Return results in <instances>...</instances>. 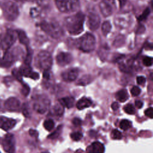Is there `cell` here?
<instances>
[{
	"mask_svg": "<svg viewBox=\"0 0 153 153\" xmlns=\"http://www.w3.org/2000/svg\"><path fill=\"white\" fill-rule=\"evenodd\" d=\"M16 55L14 53L7 51L0 59V66L3 68L10 67L16 60Z\"/></svg>",
	"mask_w": 153,
	"mask_h": 153,
	"instance_id": "obj_12",
	"label": "cell"
},
{
	"mask_svg": "<svg viewBox=\"0 0 153 153\" xmlns=\"http://www.w3.org/2000/svg\"><path fill=\"white\" fill-rule=\"evenodd\" d=\"M149 13H150V10L149 8H145V10L143 11V12L142 13V14L141 15H140L139 16V17L137 18L138 20L139 21H142L145 19H146V17L148 16V15L149 14Z\"/></svg>",
	"mask_w": 153,
	"mask_h": 153,
	"instance_id": "obj_32",
	"label": "cell"
},
{
	"mask_svg": "<svg viewBox=\"0 0 153 153\" xmlns=\"http://www.w3.org/2000/svg\"><path fill=\"white\" fill-rule=\"evenodd\" d=\"M19 71L22 76L29 77L33 79H37L39 78V74L32 71L29 65L25 64Z\"/></svg>",
	"mask_w": 153,
	"mask_h": 153,
	"instance_id": "obj_18",
	"label": "cell"
},
{
	"mask_svg": "<svg viewBox=\"0 0 153 153\" xmlns=\"http://www.w3.org/2000/svg\"><path fill=\"white\" fill-rule=\"evenodd\" d=\"M59 101L62 106L66 107L67 108H71L73 107L75 102L74 99L72 97H65L59 99Z\"/></svg>",
	"mask_w": 153,
	"mask_h": 153,
	"instance_id": "obj_21",
	"label": "cell"
},
{
	"mask_svg": "<svg viewBox=\"0 0 153 153\" xmlns=\"http://www.w3.org/2000/svg\"><path fill=\"white\" fill-rule=\"evenodd\" d=\"M114 24L117 27L121 29L128 27L130 25V17L127 14L117 16L114 19Z\"/></svg>",
	"mask_w": 153,
	"mask_h": 153,
	"instance_id": "obj_13",
	"label": "cell"
},
{
	"mask_svg": "<svg viewBox=\"0 0 153 153\" xmlns=\"http://www.w3.org/2000/svg\"><path fill=\"white\" fill-rule=\"evenodd\" d=\"M72 123L75 126L78 127L81 124V120L79 118H74L72 120Z\"/></svg>",
	"mask_w": 153,
	"mask_h": 153,
	"instance_id": "obj_41",
	"label": "cell"
},
{
	"mask_svg": "<svg viewBox=\"0 0 153 153\" xmlns=\"http://www.w3.org/2000/svg\"><path fill=\"white\" fill-rule=\"evenodd\" d=\"M119 107H120V105H119L118 103L117 102H113V103H112V105H111V108H112L114 111H117V110L119 108Z\"/></svg>",
	"mask_w": 153,
	"mask_h": 153,
	"instance_id": "obj_44",
	"label": "cell"
},
{
	"mask_svg": "<svg viewBox=\"0 0 153 153\" xmlns=\"http://www.w3.org/2000/svg\"><path fill=\"white\" fill-rule=\"evenodd\" d=\"M53 63V59L50 53L46 51H41L35 58L36 67L43 71H50Z\"/></svg>",
	"mask_w": 153,
	"mask_h": 153,
	"instance_id": "obj_5",
	"label": "cell"
},
{
	"mask_svg": "<svg viewBox=\"0 0 153 153\" xmlns=\"http://www.w3.org/2000/svg\"><path fill=\"white\" fill-rule=\"evenodd\" d=\"M29 91H30V88L27 85H24L22 87V93L23 95H24L25 96H27V94H29Z\"/></svg>",
	"mask_w": 153,
	"mask_h": 153,
	"instance_id": "obj_38",
	"label": "cell"
},
{
	"mask_svg": "<svg viewBox=\"0 0 153 153\" xmlns=\"http://www.w3.org/2000/svg\"><path fill=\"white\" fill-rule=\"evenodd\" d=\"M118 2H119V4H120V5L121 7H123L126 3V1L127 0H118Z\"/></svg>",
	"mask_w": 153,
	"mask_h": 153,
	"instance_id": "obj_46",
	"label": "cell"
},
{
	"mask_svg": "<svg viewBox=\"0 0 153 153\" xmlns=\"http://www.w3.org/2000/svg\"><path fill=\"white\" fill-rule=\"evenodd\" d=\"M0 153H1V152H0Z\"/></svg>",
	"mask_w": 153,
	"mask_h": 153,
	"instance_id": "obj_51",
	"label": "cell"
},
{
	"mask_svg": "<svg viewBox=\"0 0 153 153\" xmlns=\"http://www.w3.org/2000/svg\"><path fill=\"white\" fill-rule=\"evenodd\" d=\"M124 41H125V38L123 35H118L115 38V39L114 40V45L117 47H120L124 43Z\"/></svg>",
	"mask_w": 153,
	"mask_h": 153,
	"instance_id": "obj_28",
	"label": "cell"
},
{
	"mask_svg": "<svg viewBox=\"0 0 153 153\" xmlns=\"http://www.w3.org/2000/svg\"><path fill=\"white\" fill-rule=\"evenodd\" d=\"M49 100L44 96H39L34 104V108L39 113H44L48 106Z\"/></svg>",
	"mask_w": 153,
	"mask_h": 153,
	"instance_id": "obj_14",
	"label": "cell"
},
{
	"mask_svg": "<svg viewBox=\"0 0 153 153\" xmlns=\"http://www.w3.org/2000/svg\"><path fill=\"white\" fill-rule=\"evenodd\" d=\"M16 124V121L13 118L5 117H0V128L4 131H8L13 128Z\"/></svg>",
	"mask_w": 153,
	"mask_h": 153,
	"instance_id": "obj_17",
	"label": "cell"
},
{
	"mask_svg": "<svg viewBox=\"0 0 153 153\" xmlns=\"http://www.w3.org/2000/svg\"><path fill=\"white\" fill-rule=\"evenodd\" d=\"M72 60V55L66 52H60L56 56V61L58 65L64 66L70 63Z\"/></svg>",
	"mask_w": 153,
	"mask_h": 153,
	"instance_id": "obj_16",
	"label": "cell"
},
{
	"mask_svg": "<svg viewBox=\"0 0 153 153\" xmlns=\"http://www.w3.org/2000/svg\"><path fill=\"white\" fill-rule=\"evenodd\" d=\"M96 45V39L94 36L89 33L83 35L81 37L76 39V46L80 50L84 52H91Z\"/></svg>",
	"mask_w": 153,
	"mask_h": 153,
	"instance_id": "obj_4",
	"label": "cell"
},
{
	"mask_svg": "<svg viewBox=\"0 0 153 153\" xmlns=\"http://www.w3.org/2000/svg\"><path fill=\"white\" fill-rule=\"evenodd\" d=\"M112 137L114 139L120 140L122 138V134L121 131H120L117 129H114L112 131Z\"/></svg>",
	"mask_w": 153,
	"mask_h": 153,
	"instance_id": "obj_31",
	"label": "cell"
},
{
	"mask_svg": "<svg viewBox=\"0 0 153 153\" xmlns=\"http://www.w3.org/2000/svg\"><path fill=\"white\" fill-rule=\"evenodd\" d=\"M79 70L77 68H70L62 73V79L66 82H71L75 80L78 76Z\"/></svg>",
	"mask_w": 153,
	"mask_h": 153,
	"instance_id": "obj_15",
	"label": "cell"
},
{
	"mask_svg": "<svg viewBox=\"0 0 153 153\" xmlns=\"http://www.w3.org/2000/svg\"><path fill=\"white\" fill-rule=\"evenodd\" d=\"M0 5L3 11L5 18L8 21L16 20L19 14L17 5L13 2L6 0H0Z\"/></svg>",
	"mask_w": 153,
	"mask_h": 153,
	"instance_id": "obj_3",
	"label": "cell"
},
{
	"mask_svg": "<svg viewBox=\"0 0 153 153\" xmlns=\"http://www.w3.org/2000/svg\"><path fill=\"white\" fill-rule=\"evenodd\" d=\"M22 112H23V115H25V117H29L30 116L29 108L26 103L23 104L22 106Z\"/></svg>",
	"mask_w": 153,
	"mask_h": 153,
	"instance_id": "obj_35",
	"label": "cell"
},
{
	"mask_svg": "<svg viewBox=\"0 0 153 153\" xmlns=\"http://www.w3.org/2000/svg\"><path fill=\"white\" fill-rule=\"evenodd\" d=\"M33 1V0H24V1Z\"/></svg>",
	"mask_w": 153,
	"mask_h": 153,
	"instance_id": "obj_49",
	"label": "cell"
},
{
	"mask_svg": "<svg viewBox=\"0 0 153 153\" xmlns=\"http://www.w3.org/2000/svg\"><path fill=\"white\" fill-rule=\"evenodd\" d=\"M135 106L138 108V109H140L142 108L143 106V102L141 100H137L135 101Z\"/></svg>",
	"mask_w": 153,
	"mask_h": 153,
	"instance_id": "obj_45",
	"label": "cell"
},
{
	"mask_svg": "<svg viewBox=\"0 0 153 153\" xmlns=\"http://www.w3.org/2000/svg\"><path fill=\"white\" fill-rule=\"evenodd\" d=\"M30 14L32 17H33V18L36 17L39 14V10L36 8H33L30 11Z\"/></svg>",
	"mask_w": 153,
	"mask_h": 153,
	"instance_id": "obj_36",
	"label": "cell"
},
{
	"mask_svg": "<svg viewBox=\"0 0 153 153\" xmlns=\"http://www.w3.org/2000/svg\"><path fill=\"white\" fill-rule=\"evenodd\" d=\"M42 153H48V152H42Z\"/></svg>",
	"mask_w": 153,
	"mask_h": 153,
	"instance_id": "obj_50",
	"label": "cell"
},
{
	"mask_svg": "<svg viewBox=\"0 0 153 153\" xmlns=\"http://www.w3.org/2000/svg\"><path fill=\"white\" fill-rule=\"evenodd\" d=\"M112 26L109 21H105L103 23L102 25V32L104 36H106L111 30Z\"/></svg>",
	"mask_w": 153,
	"mask_h": 153,
	"instance_id": "obj_24",
	"label": "cell"
},
{
	"mask_svg": "<svg viewBox=\"0 0 153 153\" xmlns=\"http://www.w3.org/2000/svg\"><path fill=\"white\" fill-rule=\"evenodd\" d=\"M82 136H83L82 133L79 132V131L74 132V133H72L71 134V137L74 141H79V140H80L82 139Z\"/></svg>",
	"mask_w": 153,
	"mask_h": 153,
	"instance_id": "obj_30",
	"label": "cell"
},
{
	"mask_svg": "<svg viewBox=\"0 0 153 153\" xmlns=\"http://www.w3.org/2000/svg\"><path fill=\"white\" fill-rule=\"evenodd\" d=\"M54 110V112L56 113V114H57V115H60L63 114V108H62V107L59 105L55 106Z\"/></svg>",
	"mask_w": 153,
	"mask_h": 153,
	"instance_id": "obj_40",
	"label": "cell"
},
{
	"mask_svg": "<svg viewBox=\"0 0 153 153\" xmlns=\"http://www.w3.org/2000/svg\"><path fill=\"white\" fill-rule=\"evenodd\" d=\"M20 102L16 97H9L4 102V107L8 111L16 112L20 109Z\"/></svg>",
	"mask_w": 153,
	"mask_h": 153,
	"instance_id": "obj_11",
	"label": "cell"
},
{
	"mask_svg": "<svg viewBox=\"0 0 153 153\" xmlns=\"http://www.w3.org/2000/svg\"><path fill=\"white\" fill-rule=\"evenodd\" d=\"M131 127V123L128 120H123L120 123V127L123 130H127Z\"/></svg>",
	"mask_w": 153,
	"mask_h": 153,
	"instance_id": "obj_25",
	"label": "cell"
},
{
	"mask_svg": "<svg viewBox=\"0 0 153 153\" xmlns=\"http://www.w3.org/2000/svg\"><path fill=\"white\" fill-rule=\"evenodd\" d=\"M100 19L98 14L94 11H90L87 15V25L91 30H96L100 25Z\"/></svg>",
	"mask_w": 153,
	"mask_h": 153,
	"instance_id": "obj_10",
	"label": "cell"
},
{
	"mask_svg": "<svg viewBox=\"0 0 153 153\" xmlns=\"http://www.w3.org/2000/svg\"><path fill=\"white\" fill-rule=\"evenodd\" d=\"M141 91L140 88L137 86H134L130 90V93L133 96H137L140 94Z\"/></svg>",
	"mask_w": 153,
	"mask_h": 153,
	"instance_id": "obj_34",
	"label": "cell"
},
{
	"mask_svg": "<svg viewBox=\"0 0 153 153\" xmlns=\"http://www.w3.org/2000/svg\"><path fill=\"white\" fill-rule=\"evenodd\" d=\"M105 146L100 142H93L87 148V153H104Z\"/></svg>",
	"mask_w": 153,
	"mask_h": 153,
	"instance_id": "obj_19",
	"label": "cell"
},
{
	"mask_svg": "<svg viewBox=\"0 0 153 153\" xmlns=\"http://www.w3.org/2000/svg\"><path fill=\"white\" fill-rule=\"evenodd\" d=\"M2 147L7 153H15V139L13 134L8 133L2 140Z\"/></svg>",
	"mask_w": 153,
	"mask_h": 153,
	"instance_id": "obj_9",
	"label": "cell"
},
{
	"mask_svg": "<svg viewBox=\"0 0 153 153\" xmlns=\"http://www.w3.org/2000/svg\"><path fill=\"white\" fill-rule=\"evenodd\" d=\"M115 97L120 102H124L128 99V94L126 89H121L116 93Z\"/></svg>",
	"mask_w": 153,
	"mask_h": 153,
	"instance_id": "obj_23",
	"label": "cell"
},
{
	"mask_svg": "<svg viewBox=\"0 0 153 153\" xmlns=\"http://www.w3.org/2000/svg\"><path fill=\"white\" fill-rule=\"evenodd\" d=\"M60 126H60L59 127V128H57V130H56L54 133H51L50 136H48V138H50V139H54L55 137H57L59 135V132L58 131L59 130H60Z\"/></svg>",
	"mask_w": 153,
	"mask_h": 153,
	"instance_id": "obj_42",
	"label": "cell"
},
{
	"mask_svg": "<svg viewBox=\"0 0 153 153\" xmlns=\"http://www.w3.org/2000/svg\"><path fill=\"white\" fill-rule=\"evenodd\" d=\"M44 127L47 131H51L54 127V122L53 120H47L44 122Z\"/></svg>",
	"mask_w": 153,
	"mask_h": 153,
	"instance_id": "obj_26",
	"label": "cell"
},
{
	"mask_svg": "<svg viewBox=\"0 0 153 153\" xmlns=\"http://www.w3.org/2000/svg\"><path fill=\"white\" fill-rule=\"evenodd\" d=\"M57 8L62 13L76 11L79 5V0H55Z\"/></svg>",
	"mask_w": 153,
	"mask_h": 153,
	"instance_id": "obj_6",
	"label": "cell"
},
{
	"mask_svg": "<svg viewBox=\"0 0 153 153\" xmlns=\"http://www.w3.org/2000/svg\"><path fill=\"white\" fill-rule=\"evenodd\" d=\"M16 1H20V2H22V1H24V0H15Z\"/></svg>",
	"mask_w": 153,
	"mask_h": 153,
	"instance_id": "obj_47",
	"label": "cell"
},
{
	"mask_svg": "<svg viewBox=\"0 0 153 153\" xmlns=\"http://www.w3.org/2000/svg\"><path fill=\"white\" fill-rule=\"evenodd\" d=\"M29 134L34 137H37L38 136V132L34 129H30L29 131Z\"/></svg>",
	"mask_w": 153,
	"mask_h": 153,
	"instance_id": "obj_43",
	"label": "cell"
},
{
	"mask_svg": "<svg viewBox=\"0 0 153 153\" xmlns=\"http://www.w3.org/2000/svg\"><path fill=\"white\" fill-rule=\"evenodd\" d=\"M1 102L0 100V109H1Z\"/></svg>",
	"mask_w": 153,
	"mask_h": 153,
	"instance_id": "obj_48",
	"label": "cell"
},
{
	"mask_svg": "<svg viewBox=\"0 0 153 153\" xmlns=\"http://www.w3.org/2000/svg\"><path fill=\"white\" fill-rule=\"evenodd\" d=\"M16 33H17V36L18 37L20 42L26 46L28 45V44L29 43V38H27L26 33L24 31L21 30L17 31Z\"/></svg>",
	"mask_w": 153,
	"mask_h": 153,
	"instance_id": "obj_22",
	"label": "cell"
},
{
	"mask_svg": "<svg viewBox=\"0 0 153 153\" xmlns=\"http://www.w3.org/2000/svg\"><path fill=\"white\" fill-rule=\"evenodd\" d=\"M92 104L91 100L87 97H82L76 103V108L82 110L85 108L90 107Z\"/></svg>",
	"mask_w": 153,
	"mask_h": 153,
	"instance_id": "obj_20",
	"label": "cell"
},
{
	"mask_svg": "<svg viewBox=\"0 0 153 153\" xmlns=\"http://www.w3.org/2000/svg\"><path fill=\"white\" fill-rule=\"evenodd\" d=\"M142 63L146 66H151L152 64V59L151 57L145 56L142 59Z\"/></svg>",
	"mask_w": 153,
	"mask_h": 153,
	"instance_id": "obj_33",
	"label": "cell"
},
{
	"mask_svg": "<svg viewBox=\"0 0 153 153\" xmlns=\"http://www.w3.org/2000/svg\"><path fill=\"white\" fill-rule=\"evenodd\" d=\"M17 39V33L14 30L9 29L7 31L1 42V47L5 52L8 51L11 47L14 44Z\"/></svg>",
	"mask_w": 153,
	"mask_h": 153,
	"instance_id": "obj_7",
	"label": "cell"
},
{
	"mask_svg": "<svg viewBox=\"0 0 153 153\" xmlns=\"http://www.w3.org/2000/svg\"><path fill=\"white\" fill-rule=\"evenodd\" d=\"M136 82L139 85H144L146 82V79L143 76H138L136 78Z\"/></svg>",
	"mask_w": 153,
	"mask_h": 153,
	"instance_id": "obj_37",
	"label": "cell"
},
{
	"mask_svg": "<svg viewBox=\"0 0 153 153\" xmlns=\"http://www.w3.org/2000/svg\"><path fill=\"white\" fill-rule=\"evenodd\" d=\"M116 7L114 0H102L99 4V9L104 17L111 16Z\"/></svg>",
	"mask_w": 153,
	"mask_h": 153,
	"instance_id": "obj_8",
	"label": "cell"
},
{
	"mask_svg": "<svg viewBox=\"0 0 153 153\" xmlns=\"http://www.w3.org/2000/svg\"><path fill=\"white\" fill-rule=\"evenodd\" d=\"M145 114L146 117L152 119V108L150 107V108L146 109L145 111Z\"/></svg>",
	"mask_w": 153,
	"mask_h": 153,
	"instance_id": "obj_39",
	"label": "cell"
},
{
	"mask_svg": "<svg viewBox=\"0 0 153 153\" xmlns=\"http://www.w3.org/2000/svg\"><path fill=\"white\" fill-rule=\"evenodd\" d=\"M91 81V76L88 75H85L82 76V78H81L78 83L80 85H85L89 83Z\"/></svg>",
	"mask_w": 153,
	"mask_h": 153,
	"instance_id": "obj_29",
	"label": "cell"
},
{
	"mask_svg": "<svg viewBox=\"0 0 153 153\" xmlns=\"http://www.w3.org/2000/svg\"><path fill=\"white\" fill-rule=\"evenodd\" d=\"M39 26L46 34L54 39H58L63 35V29L56 22L44 20L40 23Z\"/></svg>",
	"mask_w": 153,
	"mask_h": 153,
	"instance_id": "obj_2",
	"label": "cell"
},
{
	"mask_svg": "<svg viewBox=\"0 0 153 153\" xmlns=\"http://www.w3.org/2000/svg\"><path fill=\"white\" fill-rule=\"evenodd\" d=\"M123 109L125 112L130 115H133L135 113V108L131 103H128L126 105L124 106Z\"/></svg>",
	"mask_w": 153,
	"mask_h": 153,
	"instance_id": "obj_27",
	"label": "cell"
},
{
	"mask_svg": "<svg viewBox=\"0 0 153 153\" xmlns=\"http://www.w3.org/2000/svg\"><path fill=\"white\" fill-rule=\"evenodd\" d=\"M84 20V14L82 12H78L66 17L64 21V25L70 34L76 35L82 32Z\"/></svg>",
	"mask_w": 153,
	"mask_h": 153,
	"instance_id": "obj_1",
	"label": "cell"
}]
</instances>
